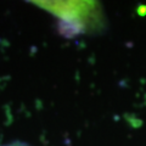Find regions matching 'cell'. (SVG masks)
<instances>
[{
  "mask_svg": "<svg viewBox=\"0 0 146 146\" xmlns=\"http://www.w3.org/2000/svg\"><path fill=\"white\" fill-rule=\"evenodd\" d=\"M1 146H29V145L23 144V143H20V141H16V143H11V144H7V145H1Z\"/></svg>",
  "mask_w": 146,
  "mask_h": 146,
  "instance_id": "1",
  "label": "cell"
}]
</instances>
